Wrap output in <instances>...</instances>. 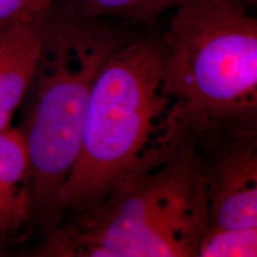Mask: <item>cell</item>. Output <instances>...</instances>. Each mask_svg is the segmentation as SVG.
I'll list each match as a JSON object with an SVG mask.
<instances>
[{"label":"cell","mask_w":257,"mask_h":257,"mask_svg":"<svg viewBox=\"0 0 257 257\" xmlns=\"http://www.w3.org/2000/svg\"><path fill=\"white\" fill-rule=\"evenodd\" d=\"M255 256H257V226L234 229L207 226L195 251V257Z\"/></svg>","instance_id":"9c48e42d"},{"label":"cell","mask_w":257,"mask_h":257,"mask_svg":"<svg viewBox=\"0 0 257 257\" xmlns=\"http://www.w3.org/2000/svg\"><path fill=\"white\" fill-rule=\"evenodd\" d=\"M189 124L162 32L131 35L95 80L78 160L60 192L61 220L174 152Z\"/></svg>","instance_id":"6da1fadb"},{"label":"cell","mask_w":257,"mask_h":257,"mask_svg":"<svg viewBox=\"0 0 257 257\" xmlns=\"http://www.w3.org/2000/svg\"><path fill=\"white\" fill-rule=\"evenodd\" d=\"M208 202L189 138L48 231L41 257H195Z\"/></svg>","instance_id":"3957f363"},{"label":"cell","mask_w":257,"mask_h":257,"mask_svg":"<svg viewBox=\"0 0 257 257\" xmlns=\"http://www.w3.org/2000/svg\"><path fill=\"white\" fill-rule=\"evenodd\" d=\"M41 32L40 60L17 128L30 162L35 219L47 233L61 220L60 192L78 160L95 80L131 34L57 3Z\"/></svg>","instance_id":"7a4b0ae2"},{"label":"cell","mask_w":257,"mask_h":257,"mask_svg":"<svg viewBox=\"0 0 257 257\" xmlns=\"http://www.w3.org/2000/svg\"><path fill=\"white\" fill-rule=\"evenodd\" d=\"M0 253H2V248H0Z\"/></svg>","instance_id":"7c38bea8"},{"label":"cell","mask_w":257,"mask_h":257,"mask_svg":"<svg viewBox=\"0 0 257 257\" xmlns=\"http://www.w3.org/2000/svg\"><path fill=\"white\" fill-rule=\"evenodd\" d=\"M238 2L245 6H248V8H251L252 5L256 4V0H238Z\"/></svg>","instance_id":"8fae6325"},{"label":"cell","mask_w":257,"mask_h":257,"mask_svg":"<svg viewBox=\"0 0 257 257\" xmlns=\"http://www.w3.org/2000/svg\"><path fill=\"white\" fill-rule=\"evenodd\" d=\"M180 0H54L76 14L92 18L125 21L155 28Z\"/></svg>","instance_id":"ba28073f"},{"label":"cell","mask_w":257,"mask_h":257,"mask_svg":"<svg viewBox=\"0 0 257 257\" xmlns=\"http://www.w3.org/2000/svg\"><path fill=\"white\" fill-rule=\"evenodd\" d=\"M35 218L31 170L17 127L0 131V238L14 236Z\"/></svg>","instance_id":"52a82bcc"},{"label":"cell","mask_w":257,"mask_h":257,"mask_svg":"<svg viewBox=\"0 0 257 257\" xmlns=\"http://www.w3.org/2000/svg\"><path fill=\"white\" fill-rule=\"evenodd\" d=\"M42 21L0 27V131L11 127L36 72Z\"/></svg>","instance_id":"8992f818"},{"label":"cell","mask_w":257,"mask_h":257,"mask_svg":"<svg viewBox=\"0 0 257 257\" xmlns=\"http://www.w3.org/2000/svg\"><path fill=\"white\" fill-rule=\"evenodd\" d=\"M208 202L207 226H257V112L191 119Z\"/></svg>","instance_id":"5b68a950"},{"label":"cell","mask_w":257,"mask_h":257,"mask_svg":"<svg viewBox=\"0 0 257 257\" xmlns=\"http://www.w3.org/2000/svg\"><path fill=\"white\" fill-rule=\"evenodd\" d=\"M238 0H180L162 37L191 119L257 112V22Z\"/></svg>","instance_id":"277c9868"},{"label":"cell","mask_w":257,"mask_h":257,"mask_svg":"<svg viewBox=\"0 0 257 257\" xmlns=\"http://www.w3.org/2000/svg\"><path fill=\"white\" fill-rule=\"evenodd\" d=\"M54 0H0V27L42 21Z\"/></svg>","instance_id":"30bf717a"}]
</instances>
